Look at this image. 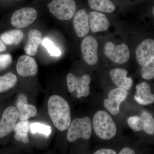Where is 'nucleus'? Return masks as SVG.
<instances>
[{
	"mask_svg": "<svg viewBox=\"0 0 154 154\" xmlns=\"http://www.w3.org/2000/svg\"><path fill=\"white\" fill-rule=\"evenodd\" d=\"M50 117L58 130L64 131L68 128L71 122L70 108L68 103L58 95L50 97L48 102Z\"/></svg>",
	"mask_w": 154,
	"mask_h": 154,
	"instance_id": "obj_1",
	"label": "nucleus"
},
{
	"mask_svg": "<svg viewBox=\"0 0 154 154\" xmlns=\"http://www.w3.org/2000/svg\"><path fill=\"white\" fill-rule=\"evenodd\" d=\"M92 125L96 135L104 140L111 139L117 132V128L113 118L104 110H99L95 113Z\"/></svg>",
	"mask_w": 154,
	"mask_h": 154,
	"instance_id": "obj_2",
	"label": "nucleus"
},
{
	"mask_svg": "<svg viewBox=\"0 0 154 154\" xmlns=\"http://www.w3.org/2000/svg\"><path fill=\"white\" fill-rule=\"evenodd\" d=\"M68 129L67 139L69 142H73L79 138L88 140L92 135L91 119L88 116L75 119L71 122Z\"/></svg>",
	"mask_w": 154,
	"mask_h": 154,
	"instance_id": "obj_3",
	"label": "nucleus"
},
{
	"mask_svg": "<svg viewBox=\"0 0 154 154\" xmlns=\"http://www.w3.org/2000/svg\"><path fill=\"white\" fill-rule=\"evenodd\" d=\"M48 7L54 16L62 21L72 19L77 10L74 0H53Z\"/></svg>",
	"mask_w": 154,
	"mask_h": 154,
	"instance_id": "obj_4",
	"label": "nucleus"
},
{
	"mask_svg": "<svg viewBox=\"0 0 154 154\" xmlns=\"http://www.w3.org/2000/svg\"><path fill=\"white\" fill-rule=\"evenodd\" d=\"M66 81L69 93H72L76 90L78 93L77 97L79 99L87 97L90 95L89 85L91 83V78L89 75H85L78 77L69 73L67 75Z\"/></svg>",
	"mask_w": 154,
	"mask_h": 154,
	"instance_id": "obj_5",
	"label": "nucleus"
},
{
	"mask_svg": "<svg viewBox=\"0 0 154 154\" xmlns=\"http://www.w3.org/2000/svg\"><path fill=\"white\" fill-rule=\"evenodd\" d=\"M104 53L107 58L118 64L125 63L129 60L130 51L124 43L116 45L111 42H107L104 46Z\"/></svg>",
	"mask_w": 154,
	"mask_h": 154,
	"instance_id": "obj_6",
	"label": "nucleus"
},
{
	"mask_svg": "<svg viewBox=\"0 0 154 154\" xmlns=\"http://www.w3.org/2000/svg\"><path fill=\"white\" fill-rule=\"evenodd\" d=\"M37 11L32 8H24L15 11L11 19V25L17 28H25L35 22Z\"/></svg>",
	"mask_w": 154,
	"mask_h": 154,
	"instance_id": "obj_7",
	"label": "nucleus"
},
{
	"mask_svg": "<svg viewBox=\"0 0 154 154\" xmlns=\"http://www.w3.org/2000/svg\"><path fill=\"white\" fill-rule=\"evenodd\" d=\"M128 94L127 91L123 88L113 89L108 93L107 99L104 100V107L112 115L118 114L120 104L126 99Z\"/></svg>",
	"mask_w": 154,
	"mask_h": 154,
	"instance_id": "obj_8",
	"label": "nucleus"
},
{
	"mask_svg": "<svg viewBox=\"0 0 154 154\" xmlns=\"http://www.w3.org/2000/svg\"><path fill=\"white\" fill-rule=\"evenodd\" d=\"M81 51L85 62L93 66L98 60V43L96 38L92 36L85 37L81 45Z\"/></svg>",
	"mask_w": 154,
	"mask_h": 154,
	"instance_id": "obj_9",
	"label": "nucleus"
},
{
	"mask_svg": "<svg viewBox=\"0 0 154 154\" xmlns=\"http://www.w3.org/2000/svg\"><path fill=\"white\" fill-rule=\"evenodd\" d=\"M18 118L17 107L10 106L6 108L0 121V138L5 137L14 130Z\"/></svg>",
	"mask_w": 154,
	"mask_h": 154,
	"instance_id": "obj_10",
	"label": "nucleus"
},
{
	"mask_svg": "<svg viewBox=\"0 0 154 154\" xmlns=\"http://www.w3.org/2000/svg\"><path fill=\"white\" fill-rule=\"evenodd\" d=\"M136 57L138 63L142 66L154 60V39L147 38L142 42L137 48Z\"/></svg>",
	"mask_w": 154,
	"mask_h": 154,
	"instance_id": "obj_11",
	"label": "nucleus"
},
{
	"mask_svg": "<svg viewBox=\"0 0 154 154\" xmlns=\"http://www.w3.org/2000/svg\"><path fill=\"white\" fill-rule=\"evenodd\" d=\"M16 68L17 73L22 77L33 76L37 74L38 66L36 60L29 56L22 55L18 59Z\"/></svg>",
	"mask_w": 154,
	"mask_h": 154,
	"instance_id": "obj_12",
	"label": "nucleus"
},
{
	"mask_svg": "<svg viewBox=\"0 0 154 154\" xmlns=\"http://www.w3.org/2000/svg\"><path fill=\"white\" fill-rule=\"evenodd\" d=\"M88 15L89 28L94 33L107 30L110 26L109 20L105 14L96 11L90 12Z\"/></svg>",
	"mask_w": 154,
	"mask_h": 154,
	"instance_id": "obj_13",
	"label": "nucleus"
},
{
	"mask_svg": "<svg viewBox=\"0 0 154 154\" xmlns=\"http://www.w3.org/2000/svg\"><path fill=\"white\" fill-rule=\"evenodd\" d=\"M73 17V25L76 34L81 38L85 37L90 30L87 11L85 9H81L75 13Z\"/></svg>",
	"mask_w": 154,
	"mask_h": 154,
	"instance_id": "obj_14",
	"label": "nucleus"
},
{
	"mask_svg": "<svg viewBox=\"0 0 154 154\" xmlns=\"http://www.w3.org/2000/svg\"><path fill=\"white\" fill-rule=\"evenodd\" d=\"M128 72L125 69L116 68L112 69L109 72L110 78L113 82L125 90H129L133 85V81L131 77L128 78Z\"/></svg>",
	"mask_w": 154,
	"mask_h": 154,
	"instance_id": "obj_15",
	"label": "nucleus"
},
{
	"mask_svg": "<svg viewBox=\"0 0 154 154\" xmlns=\"http://www.w3.org/2000/svg\"><path fill=\"white\" fill-rule=\"evenodd\" d=\"M17 106L19 113V118L21 121H26L36 115V107L33 105L28 104L27 96L24 94L19 96Z\"/></svg>",
	"mask_w": 154,
	"mask_h": 154,
	"instance_id": "obj_16",
	"label": "nucleus"
},
{
	"mask_svg": "<svg viewBox=\"0 0 154 154\" xmlns=\"http://www.w3.org/2000/svg\"><path fill=\"white\" fill-rule=\"evenodd\" d=\"M136 92L134 96L135 100L140 105H149L154 102V95L152 92L148 83L143 82L137 85Z\"/></svg>",
	"mask_w": 154,
	"mask_h": 154,
	"instance_id": "obj_17",
	"label": "nucleus"
},
{
	"mask_svg": "<svg viewBox=\"0 0 154 154\" xmlns=\"http://www.w3.org/2000/svg\"><path fill=\"white\" fill-rule=\"evenodd\" d=\"M42 33L36 29L30 30L25 44V51L29 56H34L38 52V48L42 42Z\"/></svg>",
	"mask_w": 154,
	"mask_h": 154,
	"instance_id": "obj_18",
	"label": "nucleus"
},
{
	"mask_svg": "<svg viewBox=\"0 0 154 154\" xmlns=\"http://www.w3.org/2000/svg\"><path fill=\"white\" fill-rule=\"evenodd\" d=\"M24 33L19 29L10 30L2 33L0 39L4 44L7 45H17L24 38Z\"/></svg>",
	"mask_w": 154,
	"mask_h": 154,
	"instance_id": "obj_19",
	"label": "nucleus"
},
{
	"mask_svg": "<svg viewBox=\"0 0 154 154\" xmlns=\"http://www.w3.org/2000/svg\"><path fill=\"white\" fill-rule=\"evenodd\" d=\"M30 122L28 120L21 121L16 124L14 130L16 132L15 138L16 140L25 144L29 142L28 133L30 130Z\"/></svg>",
	"mask_w": 154,
	"mask_h": 154,
	"instance_id": "obj_20",
	"label": "nucleus"
},
{
	"mask_svg": "<svg viewBox=\"0 0 154 154\" xmlns=\"http://www.w3.org/2000/svg\"><path fill=\"white\" fill-rule=\"evenodd\" d=\"M88 3L90 8L96 11L111 13L116 9L115 5L110 0H88Z\"/></svg>",
	"mask_w": 154,
	"mask_h": 154,
	"instance_id": "obj_21",
	"label": "nucleus"
},
{
	"mask_svg": "<svg viewBox=\"0 0 154 154\" xmlns=\"http://www.w3.org/2000/svg\"><path fill=\"white\" fill-rule=\"evenodd\" d=\"M141 130L144 131L148 134H154V119L152 116L147 111H143L139 117Z\"/></svg>",
	"mask_w": 154,
	"mask_h": 154,
	"instance_id": "obj_22",
	"label": "nucleus"
},
{
	"mask_svg": "<svg viewBox=\"0 0 154 154\" xmlns=\"http://www.w3.org/2000/svg\"><path fill=\"white\" fill-rule=\"evenodd\" d=\"M18 82L17 76L11 72L0 76V93L14 88Z\"/></svg>",
	"mask_w": 154,
	"mask_h": 154,
	"instance_id": "obj_23",
	"label": "nucleus"
},
{
	"mask_svg": "<svg viewBox=\"0 0 154 154\" xmlns=\"http://www.w3.org/2000/svg\"><path fill=\"white\" fill-rule=\"evenodd\" d=\"M30 132L32 134L38 133L48 137L51 132V126L46 125L39 123L33 122L30 125Z\"/></svg>",
	"mask_w": 154,
	"mask_h": 154,
	"instance_id": "obj_24",
	"label": "nucleus"
},
{
	"mask_svg": "<svg viewBox=\"0 0 154 154\" xmlns=\"http://www.w3.org/2000/svg\"><path fill=\"white\" fill-rule=\"evenodd\" d=\"M42 44L46 48L51 56L59 57L61 55V53L60 50L58 48L56 47L53 42L49 38H44L42 42Z\"/></svg>",
	"mask_w": 154,
	"mask_h": 154,
	"instance_id": "obj_25",
	"label": "nucleus"
},
{
	"mask_svg": "<svg viewBox=\"0 0 154 154\" xmlns=\"http://www.w3.org/2000/svg\"><path fill=\"white\" fill-rule=\"evenodd\" d=\"M141 75L145 79L151 80L154 79V60L146 65L142 66Z\"/></svg>",
	"mask_w": 154,
	"mask_h": 154,
	"instance_id": "obj_26",
	"label": "nucleus"
},
{
	"mask_svg": "<svg viewBox=\"0 0 154 154\" xmlns=\"http://www.w3.org/2000/svg\"><path fill=\"white\" fill-rule=\"evenodd\" d=\"M128 124L131 128L135 131H141L139 116H131L128 119Z\"/></svg>",
	"mask_w": 154,
	"mask_h": 154,
	"instance_id": "obj_27",
	"label": "nucleus"
},
{
	"mask_svg": "<svg viewBox=\"0 0 154 154\" xmlns=\"http://www.w3.org/2000/svg\"><path fill=\"white\" fill-rule=\"evenodd\" d=\"M12 56L9 54H0V70L8 68L12 63Z\"/></svg>",
	"mask_w": 154,
	"mask_h": 154,
	"instance_id": "obj_28",
	"label": "nucleus"
},
{
	"mask_svg": "<svg viewBox=\"0 0 154 154\" xmlns=\"http://www.w3.org/2000/svg\"><path fill=\"white\" fill-rule=\"evenodd\" d=\"M94 154H117L116 152L112 149H102L98 150Z\"/></svg>",
	"mask_w": 154,
	"mask_h": 154,
	"instance_id": "obj_29",
	"label": "nucleus"
},
{
	"mask_svg": "<svg viewBox=\"0 0 154 154\" xmlns=\"http://www.w3.org/2000/svg\"><path fill=\"white\" fill-rule=\"evenodd\" d=\"M118 154H136L134 151L129 147L122 149Z\"/></svg>",
	"mask_w": 154,
	"mask_h": 154,
	"instance_id": "obj_30",
	"label": "nucleus"
},
{
	"mask_svg": "<svg viewBox=\"0 0 154 154\" xmlns=\"http://www.w3.org/2000/svg\"><path fill=\"white\" fill-rule=\"evenodd\" d=\"M6 49V47L2 41L0 39V52L5 51Z\"/></svg>",
	"mask_w": 154,
	"mask_h": 154,
	"instance_id": "obj_31",
	"label": "nucleus"
},
{
	"mask_svg": "<svg viewBox=\"0 0 154 154\" xmlns=\"http://www.w3.org/2000/svg\"><path fill=\"white\" fill-rule=\"evenodd\" d=\"M154 7L153 8V15H154Z\"/></svg>",
	"mask_w": 154,
	"mask_h": 154,
	"instance_id": "obj_32",
	"label": "nucleus"
}]
</instances>
